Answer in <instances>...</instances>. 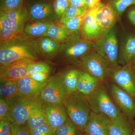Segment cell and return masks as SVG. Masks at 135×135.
<instances>
[{"instance_id":"277c9868","label":"cell","mask_w":135,"mask_h":135,"mask_svg":"<svg viewBox=\"0 0 135 135\" xmlns=\"http://www.w3.org/2000/svg\"><path fill=\"white\" fill-rule=\"evenodd\" d=\"M87 98L91 110L96 113L104 114L111 119H115L121 113L101 83Z\"/></svg>"},{"instance_id":"9a60e30c","label":"cell","mask_w":135,"mask_h":135,"mask_svg":"<svg viewBox=\"0 0 135 135\" xmlns=\"http://www.w3.org/2000/svg\"><path fill=\"white\" fill-rule=\"evenodd\" d=\"M14 36L23 33L29 17L28 11L23 4L16 8L4 11Z\"/></svg>"},{"instance_id":"9c48e42d","label":"cell","mask_w":135,"mask_h":135,"mask_svg":"<svg viewBox=\"0 0 135 135\" xmlns=\"http://www.w3.org/2000/svg\"><path fill=\"white\" fill-rule=\"evenodd\" d=\"M29 58L35 59V57L27 46L18 44L1 46V65H7L18 60Z\"/></svg>"},{"instance_id":"83f0119b","label":"cell","mask_w":135,"mask_h":135,"mask_svg":"<svg viewBox=\"0 0 135 135\" xmlns=\"http://www.w3.org/2000/svg\"><path fill=\"white\" fill-rule=\"evenodd\" d=\"M89 9L87 10L82 15L73 18L63 24L68 32L74 33L81 29L85 17Z\"/></svg>"},{"instance_id":"ee69618b","label":"cell","mask_w":135,"mask_h":135,"mask_svg":"<svg viewBox=\"0 0 135 135\" xmlns=\"http://www.w3.org/2000/svg\"><path fill=\"white\" fill-rule=\"evenodd\" d=\"M128 16L129 21L135 26V8L131 9L128 13Z\"/></svg>"},{"instance_id":"7c38bea8","label":"cell","mask_w":135,"mask_h":135,"mask_svg":"<svg viewBox=\"0 0 135 135\" xmlns=\"http://www.w3.org/2000/svg\"><path fill=\"white\" fill-rule=\"evenodd\" d=\"M29 18L31 20L50 22L56 16L53 6L42 0H35L27 5Z\"/></svg>"},{"instance_id":"5b68a950","label":"cell","mask_w":135,"mask_h":135,"mask_svg":"<svg viewBox=\"0 0 135 135\" xmlns=\"http://www.w3.org/2000/svg\"><path fill=\"white\" fill-rule=\"evenodd\" d=\"M97 52L105 59L113 68H119L118 64V42L116 32L112 29L107 31L95 44Z\"/></svg>"},{"instance_id":"f35d334b","label":"cell","mask_w":135,"mask_h":135,"mask_svg":"<svg viewBox=\"0 0 135 135\" xmlns=\"http://www.w3.org/2000/svg\"><path fill=\"white\" fill-rule=\"evenodd\" d=\"M49 74L45 73H36L29 76L36 82L40 83H45L49 78Z\"/></svg>"},{"instance_id":"3957f363","label":"cell","mask_w":135,"mask_h":135,"mask_svg":"<svg viewBox=\"0 0 135 135\" xmlns=\"http://www.w3.org/2000/svg\"><path fill=\"white\" fill-rule=\"evenodd\" d=\"M81 65L84 72L101 82L111 75L114 70L108 61L97 51L88 52L83 55Z\"/></svg>"},{"instance_id":"e575fe53","label":"cell","mask_w":135,"mask_h":135,"mask_svg":"<svg viewBox=\"0 0 135 135\" xmlns=\"http://www.w3.org/2000/svg\"><path fill=\"white\" fill-rule=\"evenodd\" d=\"M11 135H31V129L27 123L18 126L11 123Z\"/></svg>"},{"instance_id":"e0dca14e","label":"cell","mask_w":135,"mask_h":135,"mask_svg":"<svg viewBox=\"0 0 135 135\" xmlns=\"http://www.w3.org/2000/svg\"><path fill=\"white\" fill-rule=\"evenodd\" d=\"M121 113L115 119H111L109 135H133L134 122Z\"/></svg>"},{"instance_id":"f6af8a7d","label":"cell","mask_w":135,"mask_h":135,"mask_svg":"<svg viewBox=\"0 0 135 135\" xmlns=\"http://www.w3.org/2000/svg\"><path fill=\"white\" fill-rule=\"evenodd\" d=\"M133 135H135V116L134 120V131H133Z\"/></svg>"},{"instance_id":"b9f144b4","label":"cell","mask_w":135,"mask_h":135,"mask_svg":"<svg viewBox=\"0 0 135 135\" xmlns=\"http://www.w3.org/2000/svg\"><path fill=\"white\" fill-rule=\"evenodd\" d=\"M84 1L89 9L97 7L101 3V0H84Z\"/></svg>"},{"instance_id":"603a6c76","label":"cell","mask_w":135,"mask_h":135,"mask_svg":"<svg viewBox=\"0 0 135 135\" xmlns=\"http://www.w3.org/2000/svg\"><path fill=\"white\" fill-rule=\"evenodd\" d=\"M79 71L71 70L61 76L62 82L68 94L77 92V85Z\"/></svg>"},{"instance_id":"836d02e7","label":"cell","mask_w":135,"mask_h":135,"mask_svg":"<svg viewBox=\"0 0 135 135\" xmlns=\"http://www.w3.org/2000/svg\"><path fill=\"white\" fill-rule=\"evenodd\" d=\"M69 5V0H55L53 6L56 16L61 17Z\"/></svg>"},{"instance_id":"7bdbcfd3","label":"cell","mask_w":135,"mask_h":135,"mask_svg":"<svg viewBox=\"0 0 135 135\" xmlns=\"http://www.w3.org/2000/svg\"><path fill=\"white\" fill-rule=\"evenodd\" d=\"M48 43L52 53L55 51L58 48L59 44L53 39L48 38Z\"/></svg>"},{"instance_id":"ab89813d","label":"cell","mask_w":135,"mask_h":135,"mask_svg":"<svg viewBox=\"0 0 135 135\" xmlns=\"http://www.w3.org/2000/svg\"><path fill=\"white\" fill-rule=\"evenodd\" d=\"M69 4L77 7L89 9L85 4L84 0H69Z\"/></svg>"},{"instance_id":"6da1fadb","label":"cell","mask_w":135,"mask_h":135,"mask_svg":"<svg viewBox=\"0 0 135 135\" xmlns=\"http://www.w3.org/2000/svg\"><path fill=\"white\" fill-rule=\"evenodd\" d=\"M62 103L68 117L79 132L84 133L91 111L87 97L78 92L68 94Z\"/></svg>"},{"instance_id":"cb8c5ba5","label":"cell","mask_w":135,"mask_h":135,"mask_svg":"<svg viewBox=\"0 0 135 135\" xmlns=\"http://www.w3.org/2000/svg\"><path fill=\"white\" fill-rule=\"evenodd\" d=\"M135 57V36L128 37L122 47L120 62L123 64L130 62Z\"/></svg>"},{"instance_id":"f546056e","label":"cell","mask_w":135,"mask_h":135,"mask_svg":"<svg viewBox=\"0 0 135 135\" xmlns=\"http://www.w3.org/2000/svg\"><path fill=\"white\" fill-rule=\"evenodd\" d=\"M109 3L112 6L118 16H120L128 7L135 5V0H109Z\"/></svg>"},{"instance_id":"8fae6325","label":"cell","mask_w":135,"mask_h":135,"mask_svg":"<svg viewBox=\"0 0 135 135\" xmlns=\"http://www.w3.org/2000/svg\"><path fill=\"white\" fill-rule=\"evenodd\" d=\"M111 119L105 114L91 111L84 129L87 135H109Z\"/></svg>"},{"instance_id":"30bf717a","label":"cell","mask_w":135,"mask_h":135,"mask_svg":"<svg viewBox=\"0 0 135 135\" xmlns=\"http://www.w3.org/2000/svg\"><path fill=\"white\" fill-rule=\"evenodd\" d=\"M110 92L114 102L122 111V113L131 120H133L135 116V103L134 98L115 83L111 84Z\"/></svg>"},{"instance_id":"d6986e66","label":"cell","mask_w":135,"mask_h":135,"mask_svg":"<svg viewBox=\"0 0 135 135\" xmlns=\"http://www.w3.org/2000/svg\"><path fill=\"white\" fill-rule=\"evenodd\" d=\"M101 82L84 71H79L77 85V92L88 97L92 94Z\"/></svg>"},{"instance_id":"4fadbf2b","label":"cell","mask_w":135,"mask_h":135,"mask_svg":"<svg viewBox=\"0 0 135 135\" xmlns=\"http://www.w3.org/2000/svg\"><path fill=\"white\" fill-rule=\"evenodd\" d=\"M42 110L46 123L56 129L67 119V113L62 103L42 104Z\"/></svg>"},{"instance_id":"484cf974","label":"cell","mask_w":135,"mask_h":135,"mask_svg":"<svg viewBox=\"0 0 135 135\" xmlns=\"http://www.w3.org/2000/svg\"><path fill=\"white\" fill-rule=\"evenodd\" d=\"M42 105L35 109L27 119L26 123L31 129L38 127L46 123L42 112Z\"/></svg>"},{"instance_id":"8d00e7d4","label":"cell","mask_w":135,"mask_h":135,"mask_svg":"<svg viewBox=\"0 0 135 135\" xmlns=\"http://www.w3.org/2000/svg\"><path fill=\"white\" fill-rule=\"evenodd\" d=\"M11 122L7 118L0 120V135H11Z\"/></svg>"},{"instance_id":"5bb4252c","label":"cell","mask_w":135,"mask_h":135,"mask_svg":"<svg viewBox=\"0 0 135 135\" xmlns=\"http://www.w3.org/2000/svg\"><path fill=\"white\" fill-rule=\"evenodd\" d=\"M112 79L114 83L135 99V73L130 68L125 65L115 70Z\"/></svg>"},{"instance_id":"60d3db41","label":"cell","mask_w":135,"mask_h":135,"mask_svg":"<svg viewBox=\"0 0 135 135\" xmlns=\"http://www.w3.org/2000/svg\"><path fill=\"white\" fill-rule=\"evenodd\" d=\"M41 47L44 53H52L48 43V38H44L40 41Z\"/></svg>"},{"instance_id":"bcb514c9","label":"cell","mask_w":135,"mask_h":135,"mask_svg":"<svg viewBox=\"0 0 135 135\" xmlns=\"http://www.w3.org/2000/svg\"><path fill=\"white\" fill-rule=\"evenodd\" d=\"M132 60H133V63H134V65L135 67V57Z\"/></svg>"},{"instance_id":"4dcf8cb0","label":"cell","mask_w":135,"mask_h":135,"mask_svg":"<svg viewBox=\"0 0 135 135\" xmlns=\"http://www.w3.org/2000/svg\"><path fill=\"white\" fill-rule=\"evenodd\" d=\"M82 8L77 7L69 4L61 17V22L64 23L73 18L82 15L87 10Z\"/></svg>"},{"instance_id":"7a4b0ae2","label":"cell","mask_w":135,"mask_h":135,"mask_svg":"<svg viewBox=\"0 0 135 135\" xmlns=\"http://www.w3.org/2000/svg\"><path fill=\"white\" fill-rule=\"evenodd\" d=\"M7 101L9 108L7 118L11 123L18 126L26 123L32 112L42 104L32 97L18 95Z\"/></svg>"},{"instance_id":"7402d4cb","label":"cell","mask_w":135,"mask_h":135,"mask_svg":"<svg viewBox=\"0 0 135 135\" xmlns=\"http://www.w3.org/2000/svg\"><path fill=\"white\" fill-rule=\"evenodd\" d=\"M1 79V97L8 100L18 95L17 81Z\"/></svg>"},{"instance_id":"8992f818","label":"cell","mask_w":135,"mask_h":135,"mask_svg":"<svg viewBox=\"0 0 135 135\" xmlns=\"http://www.w3.org/2000/svg\"><path fill=\"white\" fill-rule=\"evenodd\" d=\"M68 95L60 75L49 77L36 99L42 104L62 103Z\"/></svg>"},{"instance_id":"74e56055","label":"cell","mask_w":135,"mask_h":135,"mask_svg":"<svg viewBox=\"0 0 135 135\" xmlns=\"http://www.w3.org/2000/svg\"><path fill=\"white\" fill-rule=\"evenodd\" d=\"M8 105L7 100L1 97L0 99V120L7 118L9 113Z\"/></svg>"},{"instance_id":"52a82bcc","label":"cell","mask_w":135,"mask_h":135,"mask_svg":"<svg viewBox=\"0 0 135 135\" xmlns=\"http://www.w3.org/2000/svg\"><path fill=\"white\" fill-rule=\"evenodd\" d=\"M101 3L89 10L85 17L80 29L81 34L85 40L98 41L106 32L98 25L95 18V15Z\"/></svg>"},{"instance_id":"ba28073f","label":"cell","mask_w":135,"mask_h":135,"mask_svg":"<svg viewBox=\"0 0 135 135\" xmlns=\"http://www.w3.org/2000/svg\"><path fill=\"white\" fill-rule=\"evenodd\" d=\"M35 62L33 59H26L7 65H1L0 79L18 81L28 75L29 68Z\"/></svg>"},{"instance_id":"4316f807","label":"cell","mask_w":135,"mask_h":135,"mask_svg":"<svg viewBox=\"0 0 135 135\" xmlns=\"http://www.w3.org/2000/svg\"><path fill=\"white\" fill-rule=\"evenodd\" d=\"M68 32L65 27L53 23L49 27L46 36L55 41H62L68 37Z\"/></svg>"},{"instance_id":"2e32d148","label":"cell","mask_w":135,"mask_h":135,"mask_svg":"<svg viewBox=\"0 0 135 135\" xmlns=\"http://www.w3.org/2000/svg\"><path fill=\"white\" fill-rule=\"evenodd\" d=\"M118 16L113 8L107 3H101L95 15V18L98 25L107 31L113 28Z\"/></svg>"},{"instance_id":"f1b7e54d","label":"cell","mask_w":135,"mask_h":135,"mask_svg":"<svg viewBox=\"0 0 135 135\" xmlns=\"http://www.w3.org/2000/svg\"><path fill=\"white\" fill-rule=\"evenodd\" d=\"M77 128L69 118L64 124L56 129V135H79Z\"/></svg>"},{"instance_id":"d4e9b609","label":"cell","mask_w":135,"mask_h":135,"mask_svg":"<svg viewBox=\"0 0 135 135\" xmlns=\"http://www.w3.org/2000/svg\"><path fill=\"white\" fill-rule=\"evenodd\" d=\"M15 36L11 27L6 13L3 11L0 12V37L1 42L5 43L14 38Z\"/></svg>"},{"instance_id":"ac0fdd59","label":"cell","mask_w":135,"mask_h":135,"mask_svg":"<svg viewBox=\"0 0 135 135\" xmlns=\"http://www.w3.org/2000/svg\"><path fill=\"white\" fill-rule=\"evenodd\" d=\"M46 83H39L28 75L22 78L17 81L18 95L37 97L41 93Z\"/></svg>"},{"instance_id":"ffe728a7","label":"cell","mask_w":135,"mask_h":135,"mask_svg":"<svg viewBox=\"0 0 135 135\" xmlns=\"http://www.w3.org/2000/svg\"><path fill=\"white\" fill-rule=\"evenodd\" d=\"M53 24L52 22L35 21L25 25L23 33L25 35L33 37L46 36L49 27Z\"/></svg>"},{"instance_id":"1f68e13d","label":"cell","mask_w":135,"mask_h":135,"mask_svg":"<svg viewBox=\"0 0 135 135\" xmlns=\"http://www.w3.org/2000/svg\"><path fill=\"white\" fill-rule=\"evenodd\" d=\"M56 129L49 126L47 123L35 128L31 129V135H56Z\"/></svg>"},{"instance_id":"7dc6e473","label":"cell","mask_w":135,"mask_h":135,"mask_svg":"<svg viewBox=\"0 0 135 135\" xmlns=\"http://www.w3.org/2000/svg\"><path fill=\"white\" fill-rule=\"evenodd\" d=\"M79 135H87L86 134H85L84 133H79Z\"/></svg>"},{"instance_id":"44dd1931","label":"cell","mask_w":135,"mask_h":135,"mask_svg":"<svg viewBox=\"0 0 135 135\" xmlns=\"http://www.w3.org/2000/svg\"><path fill=\"white\" fill-rule=\"evenodd\" d=\"M95 44L86 40L80 41L69 46L65 50V53L69 56H80L88 52L92 48H95Z\"/></svg>"},{"instance_id":"d6a6232c","label":"cell","mask_w":135,"mask_h":135,"mask_svg":"<svg viewBox=\"0 0 135 135\" xmlns=\"http://www.w3.org/2000/svg\"><path fill=\"white\" fill-rule=\"evenodd\" d=\"M50 68L48 65L43 62H34L29 68L28 76L36 73H49Z\"/></svg>"},{"instance_id":"d590c367","label":"cell","mask_w":135,"mask_h":135,"mask_svg":"<svg viewBox=\"0 0 135 135\" xmlns=\"http://www.w3.org/2000/svg\"><path fill=\"white\" fill-rule=\"evenodd\" d=\"M23 0H1V11L16 8L22 4Z\"/></svg>"}]
</instances>
